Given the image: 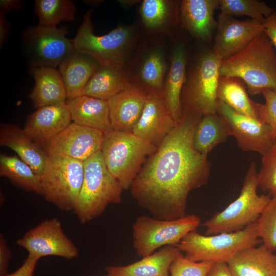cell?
Listing matches in <instances>:
<instances>
[{"instance_id":"8d00e7d4","label":"cell","mask_w":276,"mask_h":276,"mask_svg":"<svg viewBox=\"0 0 276 276\" xmlns=\"http://www.w3.org/2000/svg\"><path fill=\"white\" fill-rule=\"evenodd\" d=\"M213 264L192 261L180 252L171 264L169 273L170 276H206Z\"/></svg>"},{"instance_id":"f1b7e54d","label":"cell","mask_w":276,"mask_h":276,"mask_svg":"<svg viewBox=\"0 0 276 276\" xmlns=\"http://www.w3.org/2000/svg\"><path fill=\"white\" fill-rule=\"evenodd\" d=\"M229 136L225 124L218 113L201 117L198 122L193 137L194 149L208 156L218 145L225 141Z\"/></svg>"},{"instance_id":"7402d4cb","label":"cell","mask_w":276,"mask_h":276,"mask_svg":"<svg viewBox=\"0 0 276 276\" xmlns=\"http://www.w3.org/2000/svg\"><path fill=\"white\" fill-rule=\"evenodd\" d=\"M35 85L30 95L34 107L66 102L67 96L62 75L55 67L32 66Z\"/></svg>"},{"instance_id":"60d3db41","label":"cell","mask_w":276,"mask_h":276,"mask_svg":"<svg viewBox=\"0 0 276 276\" xmlns=\"http://www.w3.org/2000/svg\"><path fill=\"white\" fill-rule=\"evenodd\" d=\"M264 32L276 49V11H274L263 23Z\"/></svg>"},{"instance_id":"7bdbcfd3","label":"cell","mask_w":276,"mask_h":276,"mask_svg":"<svg viewBox=\"0 0 276 276\" xmlns=\"http://www.w3.org/2000/svg\"><path fill=\"white\" fill-rule=\"evenodd\" d=\"M21 6V1L19 0H1L0 15L5 16L11 11H18Z\"/></svg>"},{"instance_id":"ba28073f","label":"cell","mask_w":276,"mask_h":276,"mask_svg":"<svg viewBox=\"0 0 276 276\" xmlns=\"http://www.w3.org/2000/svg\"><path fill=\"white\" fill-rule=\"evenodd\" d=\"M221 61L212 50L203 53L196 61L182 89V111L200 116L217 113Z\"/></svg>"},{"instance_id":"83f0119b","label":"cell","mask_w":276,"mask_h":276,"mask_svg":"<svg viewBox=\"0 0 276 276\" xmlns=\"http://www.w3.org/2000/svg\"><path fill=\"white\" fill-rule=\"evenodd\" d=\"M217 97L218 101L225 103L236 112L260 120L259 103L250 99L244 83L240 79L220 76Z\"/></svg>"},{"instance_id":"cb8c5ba5","label":"cell","mask_w":276,"mask_h":276,"mask_svg":"<svg viewBox=\"0 0 276 276\" xmlns=\"http://www.w3.org/2000/svg\"><path fill=\"white\" fill-rule=\"evenodd\" d=\"M180 252L176 246H166L129 265L107 267L106 276H170V265Z\"/></svg>"},{"instance_id":"f546056e","label":"cell","mask_w":276,"mask_h":276,"mask_svg":"<svg viewBox=\"0 0 276 276\" xmlns=\"http://www.w3.org/2000/svg\"><path fill=\"white\" fill-rule=\"evenodd\" d=\"M0 175L18 188L41 195L40 175L19 157L1 153Z\"/></svg>"},{"instance_id":"8992f818","label":"cell","mask_w":276,"mask_h":276,"mask_svg":"<svg viewBox=\"0 0 276 276\" xmlns=\"http://www.w3.org/2000/svg\"><path fill=\"white\" fill-rule=\"evenodd\" d=\"M157 149L132 133L112 130L104 133L101 151L110 173L127 190Z\"/></svg>"},{"instance_id":"e575fe53","label":"cell","mask_w":276,"mask_h":276,"mask_svg":"<svg viewBox=\"0 0 276 276\" xmlns=\"http://www.w3.org/2000/svg\"><path fill=\"white\" fill-rule=\"evenodd\" d=\"M258 236L268 249L276 251V195L272 196L257 220Z\"/></svg>"},{"instance_id":"3957f363","label":"cell","mask_w":276,"mask_h":276,"mask_svg":"<svg viewBox=\"0 0 276 276\" xmlns=\"http://www.w3.org/2000/svg\"><path fill=\"white\" fill-rule=\"evenodd\" d=\"M83 163V181L73 210L83 224L101 215L110 204L120 203L123 190L108 170L101 151Z\"/></svg>"},{"instance_id":"d6a6232c","label":"cell","mask_w":276,"mask_h":276,"mask_svg":"<svg viewBox=\"0 0 276 276\" xmlns=\"http://www.w3.org/2000/svg\"><path fill=\"white\" fill-rule=\"evenodd\" d=\"M220 13L229 16H247L263 23L274 10L265 2L258 0H219Z\"/></svg>"},{"instance_id":"f35d334b","label":"cell","mask_w":276,"mask_h":276,"mask_svg":"<svg viewBox=\"0 0 276 276\" xmlns=\"http://www.w3.org/2000/svg\"><path fill=\"white\" fill-rule=\"evenodd\" d=\"M39 259L28 255L22 265L15 271L5 276H34L35 267Z\"/></svg>"},{"instance_id":"e0dca14e","label":"cell","mask_w":276,"mask_h":276,"mask_svg":"<svg viewBox=\"0 0 276 276\" xmlns=\"http://www.w3.org/2000/svg\"><path fill=\"white\" fill-rule=\"evenodd\" d=\"M66 102L43 106L31 114L24 130L42 147L72 123Z\"/></svg>"},{"instance_id":"4316f807","label":"cell","mask_w":276,"mask_h":276,"mask_svg":"<svg viewBox=\"0 0 276 276\" xmlns=\"http://www.w3.org/2000/svg\"><path fill=\"white\" fill-rule=\"evenodd\" d=\"M182 45H178L173 52L170 68L164 84L163 95L169 111L177 122L182 114L181 97L186 82V56Z\"/></svg>"},{"instance_id":"52a82bcc","label":"cell","mask_w":276,"mask_h":276,"mask_svg":"<svg viewBox=\"0 0 276 276\" xmlns=\"http://www.w3.org/2000/svg\"><path fill=\"white\" fill-rule=\"evenodd\" d=\"M84 163L64 155H49L40 176L41 195L64 211H73L84 178Z\"/></svg>"},{"instance_id":"9a60e30c","label":"cell","mask_w":276,"mask_h":276,"mask_svg":"<svg viewBox=\"0 0 276 276\" xmlns=\"http://www.w3.org/2000/svg\"><path fill=\"white\" fill-rule=\"evenodd\" d=\"M212 51L221 60L239 52L264 31L262 23L254 19L241 21L220 13Z\"/></svg>"},{"instance_id":"74e56055","label":"cell","mask_w":276,"mask_h":276,"mask_svg":"<svg viewBox=\"0 0 276 276\" xmlns=\"http://www.w3.org/2000/svg\"><path fill=\"white\" fill-rule=\"evenodd\" d=\"M262 94L265 99L264 104L259 103V120L268 125L274 141H276V92L271 90H264Z\"/></svg>"},{"instance_id":"836d02e7","label":"cell","mask_w":276,"mask_h":276,"mask_svg":"<svg viewBox=\"0 0 276 276\" xmlns=\"http://www.w3.org/2000/svg\"><path fill=\"white\" fill-rule=\"evenodd\" d=\"M166 64L162 53L156 51L150 53L144 61L140 77L150 91L163 93Z\"/></svg>"},{"instance_id":"7c38bea8","label":"cell","mask_w":276,"mask_h":276,"mask_svg":"<svg viewBox=\"0 0 276 276\" xmlns=\"http://www.w3.org/2000/svg\"><path fill=\"white\" fill-rule=\"evenodd\" d=\"M17 244L38 259L53 256L71 260L79 255L77 247L64 233L60 221L55 218L44 220L30 229L17 240Z\"/></svg>"},{"instance_id":"4fadbf2b","label":"cell","mask_w":276,"mask_h":276,"mask_svg":"<svg viewBox=\"0 0 276 276\" xmlns=\"http://www.w3.org/2000/svg\"><path fill=\"white\" fill-rule=\"evenodd\" d=\"M217 113L223 119L229 135L245 151H254L262 156L275 142L270 127L261 121L238 113L218 101Z\"/></svg>"},{"instance_id":"30bf717a","label":"cell","mask_w":276,"mask_h":276,"mask_svg":"<svg viewBox=\"0 0 276 276\" xmlns=\"http://www.w3.org/2000/svg\"><path fill=\"white\" fill-rule=\"evenodd\" d=\"M200 223V217L195 214L169 220L139 216L132 227L133 247L140 256H148L162 246H176Z\"/></svg>"},{"instance_id":"ffe728a7","label":"cell","mask_w":276,"mask_h":276,"mask_svg":"<svg viewBox=\"0 0 276 276\" xmlns=\"http://www.w3.org/2000/svg\"><path fill=\"white\" fill-rule=\"evenodd\" d=\"M0 145L13 150L38 175H41L49 155L43 148L35 142L24 129L16 125L1 123Z\"/></svg>"},{"instance_id":"f6af8a7d","label":"cell","mask_w":276,"mask_h":276,"mask_svg":"<svg viewBox=\"0 0 276 276\" xmlns=\"http://www.w3.org/2000/svg\"><path fill=\"white\" fill-rule=\"evenodd\" d=\"M275 252L276 253V251H275Z\"/></svg>"},{"instance_id":"7a4b0ae2","label":"cell","mask_w":276,"mask_h":276,"mask_svg":"<svg viewBox=\"0 0 276 276\" xmlns=\"http://www.w3.org/2000/svg\"><path fill=\"white\" fill-rule=\"evenodd\" d=\"M219 74L240 79L250 95L267 89L276 92V54L264 31L242 50L222 60Z\"/></svg>"},{"instance_id":"5b68a950","label":"cell","mask_w":276,"mask_h":276,"mask_svg":"<svg viewBox=\"0 0 276 276\" xmlns=\"http://www.w3.org/2000/svg\"><path fill=\"white\" fill-rule=\"evenodd\" d=\"M257 174L256 164L253 162L248 167L238 197L202 224L205 228V235L239 231L258 220L271 197L258 194Z\"/></svg>"},{"instance_id":"277c9868","label":"cell","mask_w":276,"mask_h":276,"mask_svg":"<svg viewBox=\"0 0 276 276\" xmlns=\"http://www.w3.org/2000/svg\"><path fill=\"white\" fill-rule=\"evenodd\" d=\"M261 244L257 221L242 230L232 233L202 235L196 229L176 246L192 261L227 263L240 251Z\"/></svg>"},{"instance_id":"4dcf8cb0","label":"cell","mask_w":276,"mask_h":276,"mask_svg":"<svg viewBox=\"0 0 276 276\" xmlns=\"http://www.w3.org/2000/svg\"><path fill=\"white\" fill-rule=\"evenodd\" d=\"M178 3L166 0H144L140 13L145 26L151 30H158L178 20Z\"/></svg>"},{"instance_id":"ac0fdd59","label":"cell","mask_w":276,"mask_h":276,"mask_svg":"<svg viewBox=\"0 0 276 276\" xmlns=\"http://www.w3.org/2000/svg\"><path fill=\"white\" fill-rule=\"evenodd\" d=\"M147 94L132 85L107 100L113 130L133 132L142 113Z\"/></svg>"},{"instance_id":"ee69618b","label":"cell","mask_w":276,"mask_h":276,"mask_svg":"<svg viewBox=\"0 0 276 276\" xmlns=\"http://www.w3.org/2000/svg\"><path fill=\"white\" fill-rule=\"evenodd\" d=\"M11 26L5 16L0 15V44L3 45L7 39L10 31Z\"/></svg>"},{"instance_id":"6da1fadb","label":"cell","mask_w":276,"mask_h":276,"mask_svg":"<svg viewBox=\"0 0 276 276\" xmlns=\"http://www.w3.org/2000/svg\"><path fill=\"white\" fill-rule=\"evenodd\" d=\"M201 117L182 111L175 127L146 160L132 183V196L154 218L169 220L187 215L189 193L208 182L211 163L193 145Z\"/></svg>"},{"instance_id":"1f68e13d","label":"cell","mask_w":276,"mask_h":276,"mask_svg":"<svg viewBox=\"0 0 276 276\" xmlns=\"http://www.w3.org/2000/svg\"><path fill=\"white\" fill-rule=\"evenodd\" d=\"M35 11L38 25L56 27L61 21L75 19L76 6L70 0H36Z\"/></svg>"},{"instance_id":"2e32d148","label":"cell","mask_w":276,"mask_h":276,"mask_svg":"<svg viewBox=\"0 0 276 276\" xmlns=\"http://www.w3.org/2000/svg\"><path fill=\"white\" fill-rule=\"evenodd\" d=\"M176 124L163 93L149 91L142 113L132 133L158 148Z\"/></svg>"},{"instance_id":"44dd1931","label":"cell","mask_w":276,"mask_h":276,"mask_svg":"<svg viewBox=\"0 0 276 276\" xmlns=\"http://www.w3.org/2000/svg\"><path fill=\"white\" fill-rule=\"evenodd\" d=\"M227 264L233 276H276V253L262 244L240 251Z\"/></svg>"},{"instance_id":"484cf974","label":"cell","mask_w":276,"mask_h":276,"mask_svg":"<svg viewBox=\"0 0 276 276\" xmlns=\"http://www.w3.org/2000/svg\"><path fill=\"white\" fill-rule=\"evenodd\" d=\"M132 85L123 66L100 65L86 85L83 95L107 101Z\"/></svg>"},{"instance_id":"5bb4252c","label":"cell","mask_w":276,"mask_h":276,"mask_svg":"<svg viewBox=\"0 0 276 276\" xmlns=\"http://www.w3.org/2000/svg\"><path fill=\"white\" fill-rule=\"evenodd\" d=\"M104 134L72 122L43 148L48 155H62L84 162L101 150Z\"/></svg>"},{"instance_id":"d6986e66","label":"cell","mask_w":276,"mask_h":276,"mask_svg":"<svg viewBox=\"0 0 276 276\" xmlns=\"http://www.w3.org/2000/svg\"><path fill=\"white\" fill-rule=\"evenodd\" d=\"M219 5V0L182 1L180 16L182 27L196 38L211 41L217 27L214 12Z\"/></svg>"},{"instance_id":"603a6c76","label":"cell","mask_w":276,"mask_h":276,"mask_svg":"<svg viewBox=\"0 0 276 276\" xmlns=\"http://www.w3.org/2000/svg\"><path fill=\"white\" fill-rule=\"evenodd\" d=\"M100 64L93 58L75 49L59 66L67 92V100L83 95L88 81Z\"/></svg>"},{"instance_id":"ab89813d","label":"cell","mask_w":276,"mask_h":276,"mask_svg":"<svg viewBox=\"0 0 276 276\" xmlns=\"http://www.w3.org/2000/svg\"><path fill=\"white\" fill-rule=\"evenodd\" d=\"M11 251L2 234H0V276L8 273L7 270Z\"/></svg>"},{"instance_id":"9c48e42d","label":"cell","mask_w":276,"mask_h":276,"mask_svg":"<svg viewBox=\"0 0 276 276\" xmlns=\"http://www.w3.org/2000/svg\"><path fill=\"white\" fill-rule=\"evenodd\" d=\"M92 12L90 10L84 16L73 40L75 49L90 56L100 65L123 66L133 39V28L119 26L106 34L97 35L91 20Z\"/></svg>"},{"instance_id":"8fae6325","label":"cell","mask_w":276,"mask_h":276,"mask_svg":"<svg viewBox=\"0 0 276 276\" xmlns=\"http://www.w3.org/2000/svg\"><path fill=\"white\" fill-rule=\"evenodd\" d=\"M66 31L38 25L24 31L23 42L32 66L56 68L60 65L75 49L73 40L66 36Z\"/></svg>"},{"instance_id":"b9f144b4","label":"cell","mask_w":276,"mask_h":276,"mask_svg":"<svg viewBox=\"0 0 276 276\" xmlns=\"http://www.w3.org/2000/svg\"><path fill=\"white\" fill-rule=\"evenodd\" d=\"M206 276H233L226 263H214Z\"/></svg>"},{"instance_id":"d590c367","label":"cell","mask_w":276,"mask_h":276,"mask_svg":"<svg viewBox=\"0 0 276 276\" xmlns=\"http://www.w3.org/2000/svg\"><path fill=\"white\" fill-rule=\"evenodd\" d=\"M257 177L261 189L272 196L276 195V141L262 156Z\"/></svg>"},{"instance_id":"d4e9b609","label":"cell","mask_w":276,"mask_h":276,"mask_svg":"<svg viewBox=\"0 0 276 276\" xmlns=\"http://www.w3.org/2000/svg\"><path fill=\"white\" fill-rule=\"evenodd\" d=\"M73 122L106 133L113 130L109 117L108 101L86 95L67 100Z\"/></svg>"}]
</instances>
